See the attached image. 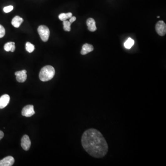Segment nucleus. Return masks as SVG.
<instances>
[{"label":"nucleus","mask_w":166,"mask_h":166,"mask_svg":"<svg viewBox=\"0 0 166 166\" xmlns=\"http://www.w3.org/2000/svg\"><path fill=\"white\" fill-rule=\"evenodd\" d=\"M156 30L158 35L164 36L166 33V25L164 22L162 20L158 21L156 25Z\"/></svg>","instance_id":"4"},{"label":"nucleus","mask_w":166,"mask_h":166,"mask_svg":"<svg viewBox=\"0 0 166 166\" xmlns=\"http://www.w3.org/2000/svg\"><path fill=\"white\" fill-rule=\"evenodd\" d=\"M63 29L66 32H70L71 31V25L72 23L69 21L65 20L63 21Z\"/></svg>","instance_id":"17"},{"label":"nucleus","mask_w":166,"mask_h":166,"mask_svg":"<svg viewBox=\"0 0 166 166\" xmlns=\"http://www.w3.org/2000/svg\"><path fill=\"white\" fill-rule=\"evenodd\" d=\"M22 115L25 117H31L35 114L34 106L33 105H28L23 108L22 110Z\"/></svg>","instance_id":"5"},{"label":"nucleus","mask_w":166,"mask_h":166,"mask_svg":"<svg viewBox=\"0 0 166 166\" xmlns=\"http://www.w3.org/2000/svg\"><path fill=\"white\" fill-rule=\"evenodd\" d=\"M25 49L29 53H32L35 49V46L30 42H27L25 44Z\"/></svg>","instance_id":"16"},{"label":"nucleus","mask_w":166,"mask_h":166,"mask_svg":"<svg viewBox=\"0 0 166 166\" xmlns=\"http://www.w3.org/2000/svg\"><path fill=\"white\" fill-rule=\"evenodd\" d=\"M86 25L88 26V29L90 32H93L96 30V22L93 18H89L87 20Z\"/></svg>","instance_id":"10"},{"label":"nucleus","mask_w":166,"mask_h":166,"mask_svg":"<svg viewBox=\"0 0 166 166\" xmlns=\"http://www.w3.org/2000/svg\"><path fill=\"white\" fill-rule=\"evenodd\" d=\"M94 50V48L91 44H86L83 45L81 51V54L82 55L87 54L89 53L92 51Z\"/></svg>","instance_id":"11"},{"label":"nucleus","mask_w":166,"mask_h":166,"mask_svg":"<svg viewBox=\"0 0 166 166\" xmlns=\"http://www.w3.org/2000/svg\"><path fill=\"white\" fill-rule=\"evenodd\" d=\"M13 9V6H8L4 8L3 11L6 13H8L10 12L11 11H12Z\"/></svg>","instance_id":"19"},{"label":"nucleus","mask_w":166,"mask_h":166,"mask_svg":"<svg viewBox=\"0 0 166 166\" xmlns=\"http://www.w3.org/2000/svg\"><path fill=\"white\" fill-rule=\"evenodd\" d=\"M4 49L6 51H14L15 49V43L13 42H8L4 45Z\"/></svg>","instance_id":"13"},{"label":"nucleus","mask_w":166,"mask_h":166,"mask_svg":"<svg viewBox=\"0 0 166 166\" xmlns=\"http://www.w3.org/2000/svg\"><path fill=\"white\" fill-rule=\"evenodd\" d=\"M157 17H158V18H160V16H158Z\"/></svg>","instance_id":"22"},{"label":"nucleus","mask_w":166,"mask_h":166,"mask_svg":"<svg viewBox=\"0 0 166 166\" xmlns=\"http://www.w3.org/2000/svg\"><path fill=\"white\" fill-rule=\"evenodd\" d=\"M38 32L43 41L46 42L48 40L50 31L47 26L45 25H40L38 28Z\"/></svg>","instance_id":"3"},{"label":"nucleus","mask_w":166,"mask_h":166,"mask_svg":"<svg viewBox=\"0 0 166 166\" xmlns=\"http://www.w3.org/2000/svg\"><path fill=\"white\" fill-rule=\"evenodd\" d=\"M134 44V41L131 38H129L125 42L124 45L127 49H130L132 47Z\"/></svg>","instance_id":"15"},{"label":"nucleus","mask_w":166,"mask_h":166,"mask_svg":"<svg viewBox=\"0 0 166 166\" xmlns=\"http://www.w3.org/2000/svg\"><path fill=\"white\" fill-rule=\"evenodd\" d=\"M4 135V134L3 132L2 131H0V140L3 137Z\"/></svg>","instance_id":"21"},{"label":"nucleus","mask_w":166,"mask_h":166,"mask_svg":"<svg viewBox=\"0 0 166 166\" xmlns=\"http://www.w3.org/2000/svg\"><path fill=\"white\" fill-rule=\"evenodd\" d=\"M31 145V142L29 136L27 135L23 136L21 140V146L23 149L27 151L30 149Z\"/></svg>","instance_id":"6"},{"label":"nucleus","mask_w":166,"mask_h":166,"mask_svg":"<svg viewBox=\"0 0 166 166\" xmlns=\"http://www.w3.org/2000/svg\"><path fill=\"white\" fill-rule=\"evenodd\" d=\"M76 20V18L75 16H72V17L70 18V19H69V22L71 23H72L75 22Z\"/></svg>","instance_id":"20"},{"label":"nucleus","mask_w":166,"mask_h":166,"mask_svg":"<svg viewBox=\"0 0 166 166\" xmlns=\"http://www.w3.org/2000/svg\"><path fill=\"white\" fill-rule=\"evenodd\" d=\"M73 16V14L71 13H62L59 15V18L61 21H65L68 18H70Z\"/></svg>","instance_id":"14"},{"label":"nucleus","mask_w":166,"mask_h":166,"mask_svg":"<svg viewBox=\"0 0 166 166\" xmlns=\"http://www.w3.org/2000/svg\"><path fill=\"white\" fill-rule=\"evenodd\" d=\"M26 73L27 71L25 70L15 72V75L16 76L17 81L19 83L24 82L27 79Z\"/></svg>","instance_id":"7"},{"label":"nucleus","mask_w":166,"mask_h":166,"mask_svg":"<svg viewBox=\"0 0 166 166\" xmlns=\"http://www.w3.org/2000/svg\"><path fill=\"white\" fill-rule=\"evenodd\" d=\"M15 160L11 156L6 157L0 160V166H11L13 165Z\"/></svg>","instance_id":"8"},{"label":"nucleus","mask_w":166,"mask_h":166,"mask_svg":"<svg viewBox=\"0 0 166 166\" xmlns=\"http://www.w3.org/2000/svg\"><path fill=\"white\" fill-rule=\"evenodd\" d=\"M55 75V70L52 66H46L43 67L40 72V80L43 82L48 81L52 80Z\"/></svg>","instance_id":"2"},{"label":"nucleus","mask_w":166,"mask_h":166,"mask_svg":"<svg viewBox=\"0 0 166 166\" xmlns=\"http://www.w3.org/2000/svg\"><path fill=\"white\" fill-rule=\"evenodd\" d=\"M24 19L18 16L14 17L12 20V25L15 28H18L23 23Z\"/></svg>","instance_id":"12"},{"label":"nucleus","mask_w":166,"mask_h":166,"mask_svg":"<svg viewBox=\"0 0 166 166\" xmlns=\"http://www.w3.org/2000/svg\"><path fill=\"white\" fill-rule=\"evenodd\" d=\"M10 101V96L8 95L4 94L0 97V109L5 108Z\"/></svg>","instance_id":"9"},{"label":"nucleus","mask_w":166,"mask_h":166,"mask_svg":"<svg viewBox=\"0 0 166 166\" xmlns=\"http://www.w3.org/2000/svg\"><path fill=\"white\" fill-rule=\"evenodd\" d=\"M81 144L85 151L95 158H104L108 152V143L101 133L95 128H91L84 132Z\"/></svg>","instance_id":"1"},{"label":"nucleus","mask_w":166,"mask_h":166,"mask_svg":"<svg viewBox=\"0 0 166 166\" xmlns=\"http://www.w3.org/2000/svg\"><path fill=\"white\" fill-rule=\"evenodd\" d=\"M5 35V29L3 25H0V38H3Z\"/></svg>","instance_id":"18"}]
</instances>
